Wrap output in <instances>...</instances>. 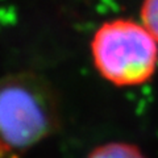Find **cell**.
I'll return each instance as SVG.
<instances>
[{
	"mask_svg": "<svg viewBox=\"0 0 158 158\" xmlns=\"http://www.w3.org/2000/svg\"><path fill=\"white\" fill-rule=\"evenodd\" d=\"M58 125V100L44 77L36 73H17L0 79L2 148H31L53 135Z\"/></svg>",
	"mask_w": 158,
	"mask_h": 158,
	"instance_id": "cell-1",
	"label": "cell"
},
{
	"mask_svg": "<svg viewBox=\"0 0 158 158\" xmlns=\"http://www.w3.org/2000/svg\"><path fill=\"white\" fill-rule=\"evenodd\" d=\"M91 56L106 81L116 86H137L156 73L158 42L144 24L116 19L104 23L95 32Z\"/></svg>",
	"mask_w": 158,
	"mask_h": 158,
	"instance_id": "cell-2",
	"label": "cell"
},
{
	"mask_svg": "<svg viewBox=\"0 0 158 158\" xmlns=\"http://www.w3.org/2000/svg\"><path fill=\"white\" fill-rule=\"evenodd\" d=\"M87 158H146L141 149L128 142H108L95 148Z\"/></svg>",
	"mask_w": 158,
	"mask_h": 158,
	"instance_id": "cell-3",
	"label": "cell"
},
{
	"mask_svg": "<svg viewBox=\"0 0 158 158\" xmlns=\"http://www.w3.org/2000/svg\"><path fill=\"white\" fill-rule=\"evenodd\" d=\"M141 20L158 42V0H144L141 7Z\"/></svg>",
	"mask_w": 158,
	"mask_h": 158,
	"instance_id": "cell-4",
	"label": "cell"
}]
</instances>
